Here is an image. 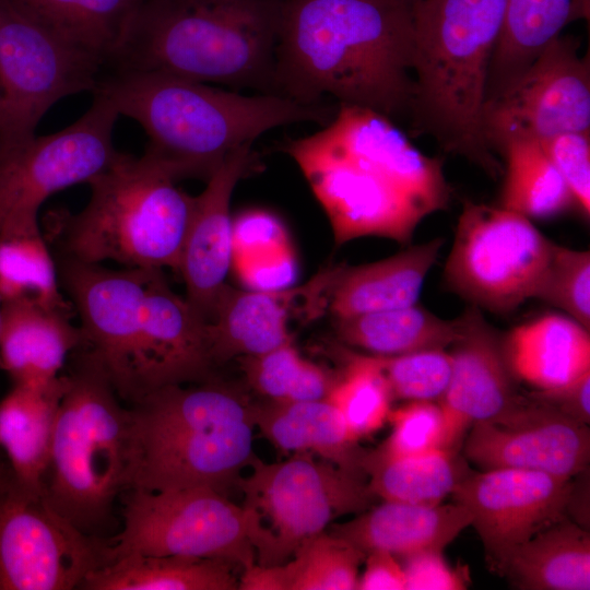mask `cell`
<instances>
[{
  "label": "cell",
  "mask_w": 590,
  "mask_h": 590,
  "mask_svg": "<svg viewBox=\"0 0 590 590\" xmlns=\"http://www.w3.org/2000/svg\"><path fill=\"white\" fill-rule=\"evenodd\" d=\"M282 151L298 165L338 246L367 236L406 244L426 216L449 203L442 161L366 107L339 104L329 123L286 141Z\"/></svg>",
  "instance_id": "cell-1"
},
{
  "label": "cell",
  "mask_w": 590,
  "mask_h": 590,
  "mask_svg": "<svg viewBox=\"0 0 590 590\" xmlns=\"http://www.w3.org/2000/svg\"><path fill=\"white\" fill-rule=\"evenodd\" d=\"M411 8L400 0H285L275 93L304 104L409 114L413 93Z\"/></svg>",
  "instance_id": "cell-2"
},
{
  "label": "cell",
  "mask_w": 590,
  "mask_h": 590,
  "mask_svg": "<svg viewBox=\"0 0 590 590\" xmlns=\"http://www.w3.org/2000/svg\"><path fill=\"white\" fill-rule=\"evenodd\" d=\"M93 93L149 137L145 154L179 179L208 180L236 149L264 132L296 122L326 126L338 108L279 94L245 95L162 71L105 69Z\"/></svg>",
  "instance_id": "cell-3"
},
{
  "label": "cell",
  "mask_w": 590,
  "mask_h": 590,
  "mask_svg": "<svg viewBox=\"0 0 590 590\" xmlns=\"http://www.w3.org/2000/svg\"><path fill=\"white\" fill-rule=\"evenodd\" d=\"M285 0H142L105 69L170 73L276 94Z\"/></svg>",
  "instance_id": "cell-4"
},
{
  "label": "cell",
  "mask_w": 590,
  "mask_h": 590,
  "mask_svg": "<svg viewBox=\"0 0 590 590\" xmlns=\"http://www.w3.org/2000/svg\"><path fill=\"white\" fill-rule=\"evenodd\" d=\"M507 0H422L412 8L413 93L417 131L491 177L502 173L482 131L492 54Z\"/></svg>",
  "instance_id": "cell-5"
},
{
  "label": "cell",
  "mask_w": 590,
  "mask_h": 590,
  "mask_svg": "<svg viewBox=\"0 0 590 590\" xmlns=\"http://www.w3.org/2000/svg\"><path fill=\"white\" fill-rule=\"evenodd\" d=\"M133 434L130 489L237 487L253 452L252 402L232 387L160 388L128 405Z\"/></svg>",
  "instance_id": "cell-6"
},
{
  "label": "cell",
  "mask_w": 590,
  "mask_h": 590,
  "mask_svg": "<svg viewBox=\"0 0 590 590\" xmlns=\"http://www.w3.org/2000/svg\"><path fill=\"white\" fill-rule=\"evenodd\" d=\"M68 378L42 495L83 533L106 539L116 499L131 488V413L86 352Z\"/></svg>",
  "instance_id": "cell-7"
},
{
  "label": "cell",
  "mask_w": 590,
  "mask_h": 590,
  "mask_svg": "<svg viewBox=\"0 0 590 590\" xmlns=\"http://www.w3.org/2000/svg\"><path fill=\"white\" fill-rule=\"evenodd\" d=\"M176 181L148 154L119 153L87 182L91 194L82 211L55 213L62 255L87 263L110 260L126 268L178 271L196 197Z\"/></svg>",
  "instance_id": "cell-8"
},
{
  "label": "cell",
  "mask_w": 590,
  "mask_h": 590,
  "mask_svg": "<svg viewBox=\"0 0 590 590\" xmlns=\"http://www.w3.org/2000/svg\"><path fill=\"white\" fill-rule=\"evenodd\" d=\"M122 528L108 538L107 563L130 555H181L256 563L266 531L258 514L211 487L130 489Z\"/></svg>",
  "instance_id": "cell-9"
},
{
  "label": "cell",
  "mask_w": 590,
  "mask_h": 590,
  "mask_svg": "<svg viewBox=\"0 0 590 590\" xmlns=\"http://www.w3.org/2000/svg\"><path fill=\"white\" fill-rule=\"evenodd\" d=\"M251 472L240 477L244 506L255 510L266 538L257 551L259 565L288 560L299 544L327 530L343 516L358 515L377 498L366 476L340 468L309 452L284 461L266 462L256 455Z\"/></svg>",
  "instance_id": "cell-10"
},
{
  "label": "cell",
  "mask_w": 590,
  "mask_h": 590,
  "mask_svg": "<svg viewBox=\"0 0 590 590\" xmlns=\"http://www.w3.org/2000/svg\"><path fill=\"white\" fill-rule=\"evenodd\" d=\"M553 245L532 220L499 205L465 200L444 281L472 306L510 315L534 297Z\"/></svg>",
  "instance_id": "cell-11"
},
{
  "label": "cell",
  "mask_w": 590,
  "mask_h": 590,
  "mask_svg": "<svg viewBox=\"0 0 590 590\" xmlns=\"http://www.w3.org/2000/svg\"><path fill=\"white\" fill-rule=\"evenodd\" d=\"M73 123L47 135L0 143V238L39 228L38 211L57 191L87 184L117 157L119 114L102 94Z\"/></svg>",
  "instance_id": "cell-12"
},
{
  "label": "cell",
  "mask_w": 590,
  "mask_h": 590,
  "mask_svg": "<svg viewBox=\"0 0 590 590\" xmlns=\"http://www.w3.org/2000/svg\"><path fill=\"white\" fill-rule=\"evenodd\" d=\"M104 63L0 0V143L35 135L45 113L61 98L94 92Z\"/></svg>",
  "instance_id": "cell-13"
},
{
  "label": "cell",
  "mask_w": 590,
  "mask_h": 590,
  "mask_svg": "<svg viewBox=\"0 0 590 590\" xmlns=\"http://www.w3.org/2000/svg\"><path fill=\"white\" fill-rule=\"evenodd\" d=\"M108 539L83 533L43 495L0 486V590L80 589L107 564Z\"/></svg>",
  "instance_id": "cell-14"
},
{
  "label": "cell",
  "mask_w": 590,
  "mask_h": 590,
  "mask_svg": "<svg viewBox=\"0 0 590 590\" xmlns=\"http://www.w3.org/2000/svg\"><path fill=\"white\" fill-rule=\"evenodd\" d=\"M578 42L558 36L502 92L486 99L482 131L491 150L512 139L590 131V63Z\"/></svg>",
  "instance_id": "cell-15"
},
{
  "label": "cell",
  "mask_w": 590,
  "mask_h": 590,
  "mask_svg": "<svg viewBox=\"0 0 590 590\" xmlns=\"http://www.w3.org/2000/svg\"><path fill=\"white\" fill-rule=\"evenodd\" d=\"M61 286L81 318L82 346L104 370L119 398L135 401L141 307L153 269L109 270L61 256Z\"/></svg>",
  "instance_id": "cell-16"
},
{
  "label": "cell",
  "mask_w": 590,
  "mask_h": 590,
  "mask_svg": "<svg viewBox=\"0 0 590 590\" xmlns=\"http://www.w3.org/2000/svg\"><path fill=\"white\" fill-rule=\"evenodd\" d=\"M573 483L541 471L493 469L472 472L451 496L470 512L488 567L502 575L516 547L568 517Z\"/></svg>",
  "instance_id": "cell-17"
},
{
  "label": "cell",
  "mask_w": 590,
  "mask_h": 590,
  "mask_svg": "<svg viewBox=\"0 0 590 590\" xmlns=\"http://www.w3.org/2000/svg\"><path fill=\"white\" fill-rule=\"evenodd\" d=\"M484 470L521 469L574 479L590 460V429L527 394L502 415L473 424L463 445Z\"/></svg>",
  "instance_id": "cell-18"
},
{
  "label": "cell",
  "mask_w": 590,
  "mask_h": 590,
  "mask_svg": "<svg viewBox=\"0 0 590 590\" xmlns=\"http://www.w3.org/2000/svg\"><path fill=\"white\" fill-rule=\"evenodd\" d=\"M341 269L326 268L295 288L240 291L225 285L208 322L214 365L292 342L291 323L321 312Z\"/></svg>",
  "instance_id": "cell-19"
},
{
  "label": "cell",
  "mask_w": 590,
  "mask_h": 590,
  "mask_svg": "<svg viewBox=\"0 0 590 590\" xmlns=\"http://www.w3.org/2000/svg\"><path fill=\"white\" fill-rule=\"evenodd\" d=\"M214 366L208 322L153 269L141 307L133 403L163 387L209 380Z\"/></svg>",
  "instance_id": "cell-20"
},
{
  "label": "cell",
  "mask_w": 590,
  "mask_h": 590,
  "mask_svg": "<svg viewBox=\"0 0 590 590\" xmlns=\"http://www.w3.org/2000/svg\"><path fill=\"white\" fill-rule=\"evenodd\" d=\"M457 320L459 333L449 352L450 379L438 403L459 447L473 424L502 415L521 394L506 358L503 333L472 305Z\"/></svg>",
  "instance_id": "cell-21"
},
{
  "label": "cell",
  "mask_w": 590,
  "mask_h": 590,
  "mask_svg": "<svg viewBox=\"0 0 590 590\" xmlns=\"http://www.w3.org/2000/svg\"><path fill=\"white\" fill-rule=\"evenodd\" d=\"M256 158L252 144L236 149L222 161L206 180L205 189L194 198L178 272L186 284V299L206 322L214 316L231 270V197L237 182L253 169Z\"/></svg>",
  "instance_id": "cell-22"
},
{
  "label": "cell",
  "mask_w": 590,
  "mask_h": 590,
  "mask_svg": "<svg viewBox=\"0 0 590 590\" xmlns=\"http://www.w3.org/2000/svg\"><path fill=\"white\" fill-rule=\"evenodd\" d=\"M465 507L450 504L420 505L382 500L354 518L332 524L329 532L363 553L380 550L403 557L424 551H438L449 545L471 526Z\"/></svg>",
  "instance_id": "cell-23"
},
{
  "label": "cell",
  "mask_w": 590,
  "mask_h": 590,
  "mask_svg": "<svg viewBox=\"0 0 590 590\" xmlns=\"http://www.w3.org/2000/svg\"><path fill=\"white\" fill-rule=\"evenodd\" d=\"M80 328L69 310L28 299L1 302L0 368L14 385H44L56 379L68 355L82 346Z\"/></svg>",
  "instance_id": "cell-24"
},
{
  "label": "cell",
  "mask_w": 590,
  "mask_h": 590,
  "mask_svg": "<svg viewBox=\"0 0 590 590\" xmlns=\"http://www.w3.org/2000/svg\"><path fill=\"white\" fill-rule=\"evenodd\" d=\"M444 243L435 237L379 261L343 266L330 292V311L343 318L417 304Z\"/></svg>",
  "instance_id": "cell-25"
},
{
  "label": "cell",
  "mask_w": 590,
  "mask_h": 590,
  "mask_svg": "<svg viewBox=\"0 0 590 590\" xmlns=\"http://www.w3.org/2000/svg\"><path fill=\"white\" fill-rule=\"evenodd\" d=\"M68 375L44 385H14L0 401V449L14 482L42 495L55 422Z\"/></svg>",
  "instance_id": "cell-26"
},
{
  "label": "cell",
  "mask_w": 590,
  "mask_h": 590,
  "mask_svg": "<svg viewBox=\"0 0 590 590\" xmlns=\"http://www.w3.org/2000/svg\"><path fill=\"white\" fill-rule=\"evenodd\" d=\"M252 421L262 436L282 452H309L364 474L361 462L365 448L352 435L338 409L326 399L252 402Z\"/></svg>",
  "instance_id": "cell-27"
},
{
  "label": "cell",
  "mask_w": 590,
  "mask_h": 590,
  "mask_svg": "<svg viewBox=\"0 0 590 590\" xmlns=\"http://www.w3.org/2000/svg\"><path fill=\"white\" fill-rule=\"evenodd\" d=\"M590 330L568 316L546 314L503 333L518 381L534 389L568 382L590 370Z\"/></svg>",
  "instance_id": "cell-28"
},
{
  "label": "cell",
  "mask_w": 590,
  "mask_h": 590,
  "mask_svg": "<svg viewBox=\"0 0 590 590\" xmlns=\"http://www.w3.org/2000/svg\"><path fill=\"white\" fill-rule=\"evenodd\" d=\"M589 11L590 0H507L488 67L485 101L521 75L565 26L588 19Z\"/></svg>",
  "instance_id": "cell-29"
},
{
  "label": "cell",
  "mask_w": 590,
  "mask_h": 590,
  "mask_svg": "<svg viewBox=\"0 0 590 590\" xmlns=\"http://www.w3.org/2000/svg\"><path fill=\"white\" fill-rule=\"evenodd\" d=\"M502 576L524 590L590 589V534L564 517L509 555Z\"/></svg>",
  "instance_id": "cell-30"
},
{
  "label": "cell",
  "mask_w": 590,
  "mask_h": 590,
  "mask_svg": "<svg viewBox=\"0 0 590 590\" xmlns=\"http://www.w3.org/2000/svg\"><path fill=\"white\" fill-rule=\"evenodd\" d=\"M235 565L220 558L130 554L92 571L83 590H235Z\"/></svg>",
  "instance_id": "cell-31"
},
{
  "label": "cell",
  "mask_w": 590,
  "mask_h": 590,
  "mask_svg": "<svg viewBox=\"0 0 590 590\" xmlns=\"http://www.w3.org/2000/svg\"><path fill=\"white\" fill-rule=\"evenodd\" d=\"M361 468L377 498L420 505L441 504L473 472L455 448L408 457L365 449Z\"/></svg>",
  "instance_id": "cell-32"
},
{
  "label": "cell",
  "mask_w": 590,
  "mask_h": 590,
  "mask_svg": "<svg viewBox=\"0 0 590 590\" xmlns=\"http://www.w3.org/2000/svg\"><path fill=\"white\" fill-rule=\"evenodd\" d=\"M17 9L106 67L142 0H10ZM105 69V68H104Z\"/></svg>",
  "instance_id": "cell-33"
},
{
  "label": "cell",
  "mask_w": 590,
  "mask_h": 590,
  "mask_svg": "<svg viewBox=\"0 0 590 590\" xmlns=\"http://www.w3.org/2000/svg\"><path fill=\"white\" fill-rule=\"evenodd\" d=\"M335 319V334L343 345L375 355L446 350L459 333L457 318H440L417 304Z\"/></svg>",
  "instance_id": "cell-34"
},
{
  "label": "cell",
  "mask_w": 590,
  "mask_h": 590,
  "mask_svg": "<svg viewBox=\"0 0 590 590\" xmlns=\"http://www.w3.org/2000/svg\"><path fill=\"white\" fill-rule=\"evenodd\" d=\"M499 153L505 158L499 206L530 220L551 219L577 208L571 191L538 140H509Z\"/></svg>",
  "instance_id": "cell-35"
},
{
  "label": "cell",
  "mask_w": 590,
  "mask_h": 590,
  "mask_svg": "<svg viewBox=\"0 0 590 590\" xmlns=\"http://www.w3.org/2000/svg\"><path fill=\"white\" fill-rule=\"evenodd\" d=\"M252 291L288 287L296 260L282 222L272 213L252 209L233 220L231 269Z\"/></svg>",
  "instance_id": "cell-36"
},
{
  "label": "cell",
  "mask_w": 590,
  "mask_h": 590,
  "mask_svg": "<svg viewBox=\"0 0 590 590\" xmlns=\"http://www.w3.org/2000/svg\"><path fill=\"white\" fill-rule=\"evenodd\" d=\"M337 356L342 369L326 400L338 409L352 435L361 440L388 422L393 396L373 354L341 345L337 346Z\"/></svg>",
  "instance_id": "cell-37"
},
{
  "label": "cell",
  "mask_w": 590,
  "mask_h": 590,
  "mask_svg": "<svg viewBox=\"0 0 590 590\" xmlns=\"http://www.w3.org/2000/svg\"><path fill=\"white\" fill-rule=\"evenodd\" d=\"M59 271L40 227L0 238V303L28 299L69 310Z\"/></svg>",
  "instance_id": "cell-38"
},
{
  "label": "cell",
  "mask_w": 590,
  "mask_h": 590,
  "mask_svg": "<svg viewBox=\"0 0 590 590\" xmlns=\"http://www.w3.org/2000/svg\"><path fill=\"white\" fill-rule=\"evenodd\" d=\"M238 361L250 388L267 401L326 399L338 375L304 358L293 342L262 354L238 357Z\"/></svg>",
  "instance_id": "cell-39"
},
{
  "label": "cell",
  "mask_w": 590,
  "mask_h": 590,
  "mask_svg": "<svg viewBox=\"0 0 590 590\" xmlns=\"http://www.w3.org/2000/svg\"><path fill=\"white\" fill-rule=\"evenodd\" d=\"M366 554L323 531L303 541L285 562L288 590H353Z\"/></svg>",
  "instance_id": "cell-40"
},
{
  "label": "cell",
  "mask_w": 590,
  "mask_h": 590,
  "mask_svg": "<svg viewBox=\"0 0 590 590\" xmlns=\"http://www.w3.org/2000/svg\"><path fill=\"white\" fill-rule=\"evenodd\" d=\"M590 330V252L554 243L534 297Z\"/></svg>",
  "instance_id": "cell-41"
},
{
  "label": "cell",
  "mask_w": 590,
  "mask_h": 590,
  "mask_svg": "<svg viewBox=\"0 0 590 590\" xmlns=\"http://www.w3.org/2000/svg\"><path fill=\"white\" fill-rule=\"evenodd\" d=\"M373 355L388 381L393 399L438 402L447 389L452 359L446 350Z\"/></svg>",
  "instance_id": "cell-42"
},
{
  "label": "cell",
  "mask_w": 590,
  "mask_h": 590,
  "mask_svg": "<svg viewBox=\"0 0 590 590\" xmlns=\"http://www.w3.org/2000/svg\"><path fill=\"white\" fill-rule=\"evenodd\" d=\"M391 433L377 448L392 457L418 456L459 449L452 440L445 413L437 401H409L390 411Z\"/></svg>",
  "instance_id": "cell-43"
},
{
  "label": "cell",
  "mask_w": 590,
  "mask_h": 590,
  "mask_svg": "<svg viewBox=\"0 0 590 590\" xmlns=\"http://www.w3.org/2000/svg\"><path fill=\"white\" fill-rule=\"evenodd\" d=\"M590 131L565 132L540 140L545 154L556 167L577 208L590 215Z\"/></svg>",
  "instance_id": "cell-44"
},
{
  "label": "cell",
  "mask_w": 590,
  "mask_h": 590,
  "mask_svg": "<svg viewBox=\"0 0 590 590\" xmlns=\"http://www.w3.org/2000/svg\"><path fill=\"white\" fill-rule=\"evenodd\" d=\"M442 552L424 551L403 558L406 590H459L465 589L469 580L467 568H452L444 559Z\"/></svg>",
  "instance_id": "cell-45"
},
{
  "label": "cell",
  "mask_w": 590,
  "mask_h": 590,
  "mask_svg": "<svg viewBox=\"0 0 590 590\" xmlns=\"http://www.w3.org/2000/svg\"><path fill=\"white\" fill-rule=\"evenodd\" d=\"M527 396L575 421L590 423V370L559 386L533 389Z\"/></svg>",
  "instance_id": "cell-46"
},
{
  "label": "cell",
  "mask_w": 590,
  "mask_h": 590,
  "mask_svg": "<svg viewBox=\"0 0 590 590\" xmlns=\"http://www.w3.org/2000/svg\"><path fill=\"white\" fill-rule=\"evenodd\" d=\"M365 569L358 576V590H406L401 562L393 554L375 550L365 556Z\"/></svg>",
  "instance_id": "cell-47"
},
{
  "label": "cell",
  "mask_w": 590,
  "mask_h": 590,
  "mask_svg": "<svg viewBox=\"0 0 590 590\" xmlns=\"http://www.w3.org/2000/svg\"><path fill=\"white\" fill-rule=\"evenodd\" d=\"M241 590H288V575L285 564L259 565L257 563L243 569L238 578Z\"/></svg>",
  "instance_id": "cell-48"
},
{
  "label": "cell",
  "mask_w": 590,
  "mask_h": 590,
  "mask_svg": "<svg viewBox=\"0 0 590 590\" xmlns=\"http://www.w3.org/2000/svg\"><path fill=\"white\" fill-rule=\"evenodd\" d=\"M12 479V473L8 461L0 449V486Z\"/></svg>",
  "instance_id": "cell-49"
},
{
  "label": "cell",
  "mask_w": 590,
  "mask_h": 590,
  "mask_svg": "<svg viewBox=\"0 0 590 590\" xmlns=\"http://www.w3.org/2000/svg\"><path fill=\"white\" fill-rule=\"evenodd\" d=\"M401 2H403L404 4L409 5L410 8H412L415 3L422 1V0H400Z\"/></svg>",
  "instance_id": "cell-50"
},
{
  "label": "cell",
  "mask_w": 590,
  "mask_h": 590,
  "mask_svg": "<svg viewBox=\"0 0 590 590\" xmlns=\"http://www.w3.org/2000/svg\"><path fill=\"white\" fill-rule=\"evenodd\" d=\"M0 108H1V102H0Z\"/></svg>",
  "instance_id": "cell-51"
}]
</instances>
